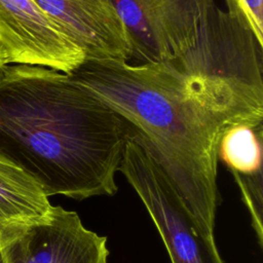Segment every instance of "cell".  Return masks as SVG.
<instances>
[{"instance_id": "1", "label": "cell", "mask_w": 263, "mask_h": 263, "mask_svg": "<svg viewBox=\"0 0 263 263\" xmlns=\"http://www.w3.org/2000/svg\"><path fill=\"white\" fill-rule=\"evenodd\" d=\"M263 46L215 3L195 44L159 63L85 61L70 74L123 121L215 238L218 148L236 124L262 127Z\"/></svg>"}, {"instance_id": "2", "label": "cell", "mask_w": 263, "mask_h": 263, "mask_svg": "<svg viewBox=\"0 0 263 263\" xmlns=\"http://www.w3.org/2000/svg\"><path fill=\"white\" fill-rule=\"evenodd\" d=\"M126 138L122 119L69 74L24 64L0 68V152L46 196L114 195Z\"/></svg>"}, {"instance_id": "3", "label": "cell", "mask_w": 263, "mask_h": 263, "mask_svg": "<svg viewBox=\"0 0 263 263\" xmlns=\"http://www.w3.org/2000/svg\"><path fill=\"white\" fill-rule=\"evenodd\" d=\"M119 172L147 210L171 263H225L215 238L198 228L158 164L128 136Z\"/></svg>"}, {"instance_id": "4", "label": "cell", "mask_w": 263, "mask_h": 263, "mask_svg": "<svg viewBox=\"0 0 263 263\" xmlns=\"http://www.w3.org/2000/svg\"><path fill=\"white\" fill-rule=\"evenodd\" d=\"M130 45V61L176 58L198 39L216 0H111Z\"/></svg>"}, {"instance_id": "5", "label": "cell", "mask_w": 263, "mask_h": 263, "mask_svg": "<svg viewBox=\"0 0 263 263\" xmlns=\"http://www.w3.org/2000/svg\"><path fill=\"white\" fill-rule=\"evenodd\" d=\"M1 263H108L107 237L75 211L52 205L43 219L0 230Z\"/></svg>"}, {"instance_id": "6", "label": "cell", "mask_w": 263, "mask_h": 263, "mask_svg": "<svg viewBox=\"0 0 263 263\" xmlns=\"http://www.w3.org/2000/svg\"><path fill=\"white\" fill-rule=\"evenodd\" d=\"M0 54L4 65L41 66L69 75L86 61L34 0H0Z\"/></svg>"}, {"instance_id": "7", "label": "cell", "mask_w": 263, "mask_h": 263, "mask_svg": "<svg viewBox=\"0 0 263 263\" xmlns=\"http://www.w3.org/2000/svg\"><path fill=\"white\" fill-rule=\"evenodd\" d=\"M34 2L83 50L86 61L130 62L128 38L111 0H34Z\"/></svg>"}, {"instance_id": "8", "label": "cell", "mask_w": 263, "mask_h": 263, "mask_svg": "<svg viewBox=\"0 0 263 263\" xmlns=\"http://www.w3.org/2000/svg\"><path fill=\"white\" fill-rule=\"evenodd\" d=\"M51 209L40 185L0 152V230L39 221Z\"/></svg>"}, {"instance_id": "9", "label": "cell", "mask_w": 263, "mask_h": 263, "mask_svg": "<svg viewBox=\"0 0 263 263\" xmlns=\"http://www.w3.org/2000/svg\"><path fill=\"white\" fill-rule=\"evenodd\" d=\"M218 160L231 175L255 176L262 173V127L236 124L222 136Z\"/></svg>"}, {"instance_id": "10", "label": "cell", "mask_w": 263, "mask_h": 263, "mask_svg": "<svg viewBox=\"0 0 263 263\" xmlns=\"http://www.w3.org/2000/svg\"><path fill=\"white\" fill-rule=\"evenodd\" d=\"M226 12L263 46V0H223Z\"/></svg>"}, {"instance_id": "11", "label": "cell", "mask_w": 263, "mask_h": 263, "mask_svg": "<svg viewBox=\"0 0 263 263\" xmlns=\"http://www.w3.org/2000/svg\"><path fill=\"white\" fill-rule=\"evenodd\" d=\"M3 66H5V65H4L3 60H2V58H1V54H0V68H1V67H3Z\"/></svg>"}, {"instance_id": "12", "label": "cell", "mask_w": 263, "mask_h": 263, "mask_svg": "<svg viewBox=\"0 0 263 263\" xmlns=\"http://www.w3.org/2000/svg\"><path fill=\"white\" fill-rule=\"evenodd\" d=\"M0 263H1V256H0Z\"/></svg>"}]
</instances>
